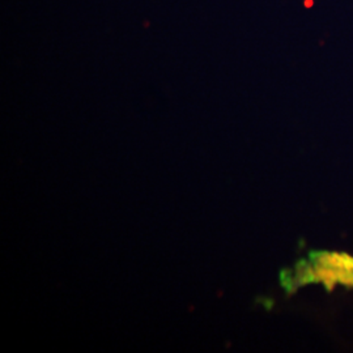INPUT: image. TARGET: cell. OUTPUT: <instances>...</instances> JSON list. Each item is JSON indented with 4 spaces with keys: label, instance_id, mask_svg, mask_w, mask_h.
<instances>
[{
    "label": "cell",
    "instance_id": "1",
    "mask_svg": "<svg viewBox=\"0 0 353 353\" xmlns=\"http://www.w3.org/2000/svg\"><path fill=\"white\" fill-rule=\"evenodd\" d=\"M316 283L328 290L336 284L353 288V258L344 252H318L310 254Z\"/></svg>",
    "mask_w": 353,
    "mask_h": 353
}]
</instances>
